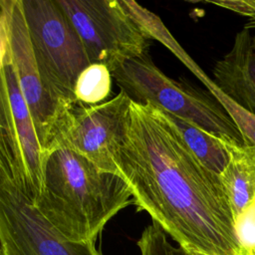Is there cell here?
Here are the masks:
<instances>
[{"label":"cell","instance_id":"cell-1","mask_svg":"<svg viewBox=\"0 0 255 255\" xmlns=\"http://www.w3.org/2000/svg\"><path fill=\"white\" fill-rule=\"evenodd\" d=\"M133 204L190 255H243L220 177L196 157L161 109L131 101L114 156Z\"/></svg>","mask_w":255,"mask_h":255},{"label":"cell","instance_id":"cell-2","mask_svg":"<svg viewBox=\"0 0 255 255\" xmlns=\"http://www.w3.org/2000/svg\"><path fill=\"white\" fill-rule=\"evenodd\" d=\"M130 204L131 190L123 177L67 147L49 153L43 189L34 201L62 237L77 243L96 241L107 223Z\"/></svg>","mask_w":255,"mask_h":255},{"label":"cell","instance_id":"cell-3","mask_svg":"<svg viewBox=\"0 0 255 255\" xmlns=\"http://www.w3.org/2000/svg\"><path fill=\"white\" fill-rule=\"evenodd\" d=\"M112 76L132 102L149 103L225 140L246 143L235 122L209 91L168 78L148 54L126 61Z\"/></svg>","mask_w":255,"mask_h":255},{"label":"cell","instance_id":"cell-4","mask_svg":"<svg viewBox=\"0 0 255 255\" xmlns=\"http://www.w3.org/2000/svg\"><path fill=\"white\" fill-rule=\"evenodd\" d=\"M0 48L5 49L17 74L35 129L46 154L60 147L74 109L46 82L29 39L21 0H1Z\"/></svg>","mask_w":255,"mask_h":255},{"label":"cell","instance_id":"cell-5","mask_svg":"<svg viewBox=\"0 0 255 255\" xmlns=\"http://www.w3.org/2000/svg\"><path fill=\"white\" fill-rule=\"evenodd\" d=\"M0 178L35 201L44 184L48 154L39 141L8 52L0 48Z\"/></svg>","mask_w":255,"mask_h":255},{"label":"cell","instance_id":"cell-6","mask_svg":"<svg viewBox=\"0 0 255 255\" xmlns=\"http://www.w3.org/2000/svg\"><path fill=\"white\" fill-rule=\"evenodd\" d=\"M32 50L40 73L65 101L78 104L74 90L91 65L79 34L57 0H21Z\"/></svg>","mask_w":255,"mask_h":255},{"label":"cell","instance_id":"cell-7","mask_svg":"<svg viewBox=\"0 0 255 255\" xmlns=\"http://www.w3.org/2000/svg\"><path fill=\"white\" fill-rule=\"evenodd\" d=\"M79 34L91 64L111 73L126 61L147 54L149 37L122 1L57 0Z\"/></svg>","mask_w":255,"mask_h":255},{"label":"cell","instance_id":"cell-8","mask_svg":"<svg viewBox=\"0 0 255 255\" xmlns=\"http://www.w3.org/2000/svg\"><path fill=\"white\" fill-rule=\"evenodd\" d=\"M0 255H103L96 241L66 240L39 213L34 201L0 178Z\"/></svg>","mask_w":255,"mask_h":255},{"label":"cell","instance_id":"cell-9","mask_svg":"<svg viewBox=\"0 0 255 255\" xmlns=\"http://www.w3.org/2000/svg\"><path fill=\"white\" fill-rule=\"evenodd\" d=\"M130 104L124 91L99 105L79 104L60 147L72 149L100 169L118 174L114 156L126 131Z\"/></svg>","mask_w":255,"mask_h":255},{"label":"cell","instance_id":"cell-10","mask_svg":"<svg viewBox=\"0 0 255 255\" xmlns=\"http://www.w3.org/2000/svg\"><path fill=\"white\" fill-rule=\"evenodd\" d=\"M213 83L230 100L255 115V48L251 30L243 28L212 70Z\"/></svg>","mask_w":255,"mask_h":255},{"label":"cell","instance_id":"cell-11","mask_svg":"<svg viewBox=\"0 0 255 255\" xmlns=\"http://www.w3.org/2000/svg\"><path fill=\"white\" fill-rule=\"evenodd\" d=\"M229 160L219 175L235 220L255 202V145L227 141Z\"/></svg>","mask_w":255,"mask_h":255},{"label":"cell","instance_id":"cell-12","mask_svg":"<svg viewBox=\"0 0 255 255\" xmlns=\"http://www.w3.org/2000/svg\"><path fill=\"white\" fill-rule=\"evenodd\" d=\"M166 115L177 127L187 145L201 163L214 173L220 175L229 160L228 140L169 113H166Z\"/></svg>","mask_w":255,"mask_h":255},{"label":"cell","instance_id":"cell-13","mask_svg":"<svg viewBox=\"0 0 255 255\" xmlns=\"http://www.w3.org/2000/svg\"><path fill=\"white\" fill-rule=\"evenodd\" d=\"M112 73L103 64H91L78 77L75 98L85 106H95L105 102L112 92Z\"/></svg>","mask_w":255,"mask_h":255},{"label":"cell","instance_id":"cell-14","mask_svg":"<svg viewBox=\"0 0 255 255\" xmlns=\"http://www.w3.org/2000/svg\"><path fill=\"white\" fill-rule=\"evenodd\" d=\"M201 82L207 87L208 91L216 98V100L223 106L229 116L237 125L239 130L241 131L246 143L255 145V115L245 111L227 96H225L213 83V81L208 78L205 74L200 79Z\"/></svg>","mask_w":255,"mask_h":255},{"label":"cell","instance_id":"cell-15","mask_svg":"<svg viewBox=\"0 0 255 255\" xmlns=\"http://www.w3.org/2000/svg\"><path fill=\"white\" fill-rule=\"evenodd\" d=\"M136 244L140 255H189L171 244L168 235L153 221L143 229Z\"/></svg>","mask_w":255,"mask_h":255},{"label":"cell","instance_id":"cell-16","mask_svg":"<svg viewBox=\"0 0 255 255\" xmlns=\"http://www.w3.org/2000/svg\"><path fill=\"white\" fill-rule=\"evenodd\" d=\"M235 225L243 255H255V202L235 220Z\"/></svg>","mask_w":255,"mask_h":255},{"label":"cell","instance_id":"cell-17","mask_svg":"<svg viewBox=\"0 0 255 255\" xmlns=\"http://www.w3.org/2000/svg\"><path fill=\"white\" fill-rule=\"evenodd\" d=\"M211 3L231 10L248 19L244 28L251 30L255 28V0H226V1H212Z\"/></svg>","mask_w":255,"mask_h":255},{"label":"cell","instance_id":"cell-18","mask_svg":"<svg viewBox=\"0 0 255 255\" xmlns=\"http://www.w3.org/2000/svg\"><path fill=\"white\" fill-rule=\"evenodd\" d=\"M253 44H254V48H255V34H253Z\"/></svg>","mask_w":255,"mask_h":255},{"label":"cell","instance_id":"cell-19","mask_svg":"<svg viewBox=\"0 0 255 255\" xmlns=\"http://www.w3.org/2000/svg\"><path fill=\"white\" fill-rule=\"evenodd\" d=\"M189 255H190V254H189Z\"/></svg>","mask_w":255,"mask_h":255}]
</instances>
